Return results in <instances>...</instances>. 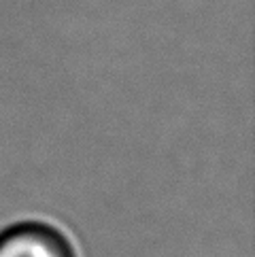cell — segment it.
I'll list each match as a JSON object with an SVG mask.
<instances>
[{
  "mask_svg": "<svg viewBox=\"0 0 255 257\" xmlns=\"http://www.w3.org/2000/svg\"><path fill=\"white\" fill-rule=\"evenodd\" d=\"M0 257H77V253L58 227L24 221L0 232Z\"/></svg>",
  "mask_w": 255,
  "mask_h": 257,
  "instance_id": "1",
  "label": "cell"
}]
</instances>
